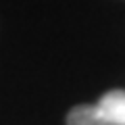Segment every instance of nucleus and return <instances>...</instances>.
<instances>
[{"mask_svg":"<svg viewBox=\"0 0 125 125\" xmlns=\"http://www.w3.org/2000/svg\"><path fill=\"white\" fill-rule=\"evenodd\" d=\"M96 106L111 125H125V90H111L102 94Z\"/></svg>","mask_w":125,"mask_h":125,"instance_id":"1","label":"nucleus"},{"mask_svg":"<svg viewBox=\"0 0 125 125\" xmlns=\"http://www.w3.org/2000/svg\"><path fill=\"white\" fill-rule=\"evenodd\" d=\"M67 125H111L96 104H77L67 113Z\"/></svg>","mask_w":125,"mask_h":125,"instance_id":"2","label":"nucleus"}]
</instances>
